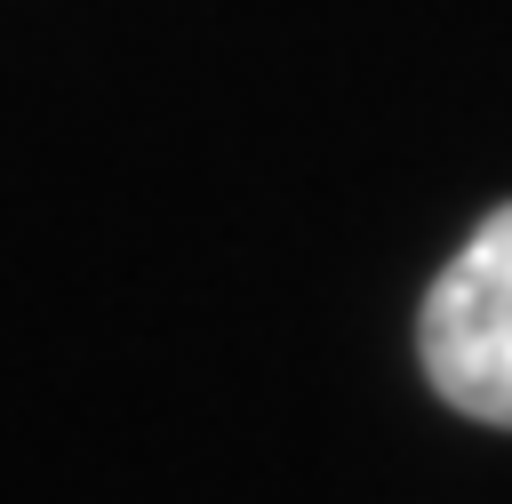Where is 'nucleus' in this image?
<instances>
[{
	"label": "nucleus",
	"mask_w": 512,
	"mask_h": 504,
	"mask_svg": "<svg viewBox=\"0 0 512 504\" xmlns=\"http://www.w3.org/2000/svg\"><path fill=\"white\" fill-rule=\"evenodd\" d=\"M416 344H424V376L448 408L512 432V200L432 280Z\"/></svg>",
	"instance_id": "1"
}]
</instances>
